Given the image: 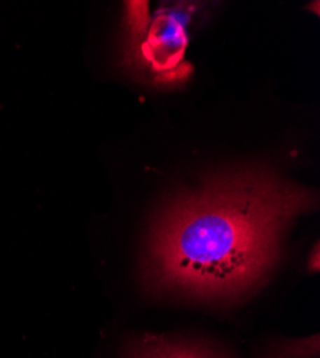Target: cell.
Returning <instances> with one entry per match:
<instances>
[{
    "mask_svg": "<svg viewBox=\"0 0 320 358\" xmlns=\"http://www.w3.org/2000/svg\"><path fill=\"white\" fill-rule=\"evenodd\" d=\"M316 203L312 191L266 169L213 176L154 222L147 278L198 300L242 298L274 268L290 222Z\"/></svg>",
    "mask_w": 320,
    "mask_h": 358,
    "instance_id": "6da1fadb",
    "label": "cell"
},
{
    "mask_svg": "<svg viewBox=\"0 0 320 358\" xmlns=\"http://www.w3.org/2000/svg\"><path fill=\"white\" fill-rule=\"evenodd\" d=\"M127 56L131 65L155 80H176L187 72L183 65L188 27L197 12L193 3H177L142 13V3H131Z\"/></svg>",
    "mask_w": 320,
    "mask_h": 358,
    "instance_id": "7a4b0ae2",
    "label": "cell"
},
{
    "mask_svg": "<svg viewBox=\"0 0 320 358\" xmlns=\"http://www.w3.org/2000/svg\"><path fill=\"white\" fill-rule=\"evenodd\" d=\"M127 358H223L218 352L197 343L158 336H145L128 347Z\"/></svg>",
    "mask_w": 320,
    "mask_h": 358,
    "instance_id": "3957f363",
    "label": "cell"
}]
</instances>
